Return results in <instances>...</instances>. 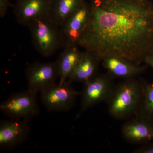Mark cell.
<instances>
[{
    "label": "cell",
    "instance_id": "cell-1",
    "mask_svg": "<svg viewBox=\"0 0 153 153\" xmlns=\"http://www.w3.org/2000/svg\"><path fill=\"white\" fill-rule=\"evenodd\" d=\"M78 46L100 60L116 56L141 65L153 55V6L146 0H90Z\"/></svg>",
    "mask_w": 153,
    "mask_h": 153
},
{
    "label": "cell",
    "instance_id": "cell-2",
    "mask_svg": "<svg viewBox=\"0 0 153 153\" xmlns=\"http://www.w3.org/2000/svg\"><path fill=\"white\" fill-rule=\"evenodd\" d=\"M143 93V80L125 79L114 85L106 102L108 113L118 120L135 115L142 102Z\"/></svg>",
    "mask_w": 153,
    "mask_h": 153
},
{
    "label": "cell",
    "instance_id": "cell-3",
    "mask_svg": "<svg viewBox=\"0 0 153 153\" xmlns=\"http://www.w3.org/2000/svg\"><path fill=\"white\" fill-rule=\"evenodd\" d=\"M27 26L33 46L43 57H50L65 47V40L60 27L49 16L36 19Z\"/></svg>",
    "mask_w": 153,
    "mask_h": 153
},
{
    "label": "cell",
    "instance_id": "cell-4",
    "mask_svg": "<svg viewBox=\"0 0 153 153\" xmlns=\"http://www.w3.org/2000/svg\"><path fill=\"white\" fill-rule=\"evenodd\" d=\"M0 109L12 119L29 120L39 113L37 94L28 90L14 94L1 103Z\"/></svg>",
    "mask_w": 153,
    "mask_h": 153
},
{
    "label": "cell",
    "instance_id": "cell-5",
    "mask_svg": "<svg viewBox=\"0 0 153 153\" xmlns=\"http://www.w3.org/2000/svg\"><path fill=\"white\" fill-rule=\"evenodd\" d=\"M71 82L55 83L41 92L42 103L49 111H66L73 107L79 93Z\"/></svg>",
    "mask_w": 153,
    "mask_h": 153
},
{
    "label": "cell",
    "instance_id": "cell-6",
    "mask_svg": "<svg viewBox=\"0 0 153 153\" xmlns=\"http://www.w3.org/2000/svg\"><path fill=\"white\" fill-rule=\"evenodd\" d=\"M112 77L108 74L97 75L84 84L81 92L80 112L102 102H107L113 89Z\"/></svg>",
    "mask_w": 153,
    "mask_h": 153
},
{
    "label": "cell",
    "instance_id": "cell-7",
    "mask_svg": "<svg viewBox=\"0 0 153 153\" xmlns=\"http://www.w3.org/2000/svg\"><path fill=\"white\" fill-rule=\"evenodd\" d=\"M26 76L28 89L37 94L56 83L59 77L57 62L32 63L26 68Z\"/></svg>",
    "mask_w": 153,
    "mask_h": 153
},
{
    "label": "cell",
    "instance_id": "cell-8",
    "mask_svg": "<svg viewBox=\"0 0 153 153\" xmlns=\"http://www.w3.org/2000/svg\"><path fill=\"white\" fill-rule=\"evenodd\" d=\"M90 11V3L85 1L64 20L60 28L65 40V47L77 45L87 26Z\"/></svg>",
    "mask_w": 153,
    "mask_h": 153
},
{
    "label": "cell",
    "instance_id": "cell-9",
    "mask_svg": "<svg viewBox=\"0 0 153 153\" xmlns=\"http://www.w3.org/2000/svg\"><path fill=\"white\" fill-rule=\"evenodd\" d=\"M29 120L12 119L3 120L0 123V148L12 150L22 144L30 132Z\"/></svg>",
    "mask_w": 153,
    "mask_h": 153
},
{
    "label": "cell",
    "instance_id": "cell-10",
    "mask_svg": "<svg viewBox=\"0 0 153 153\" xmlns=\"http://www.w3.org/2000/svg\"><path fill=\"white\" fill-rule=\"evenodd\" d=\"M122 135L126 140L133 144H143L153 140V118L136 115L124 124Z\"/></svg>",
    "mask_w": 153,
    "mask_h": 153
},
{
    "label": "cell",
    "instance_id": "cell-11",
    "mask_svg": "<svg viewBox=\"0 0 153 153\" xmlns=\"http://www.w3.org/2000/svg\"><path fill=\"white\" fill-rule=\"evenodd\" d=\"M52 0H18L14 7L16 20L27 26L36 19L49 16Z\"/></svg>",
    "mask_w": 153,
    "mask_h": 153
},
{
    "label": "cell",
    "instance_id": "cell-12",
    "mask_svg": "<svg viewBox=\"0 0 153 153\" xmlns=\"http://www.w3.org/2000/svg\"><path fill=\"white\" fill-rule=\"evenodd\" d=\"M101 62L108 74L113 78L133 79L142 74L146 69L145 66L136 65L116 56L103 57Z\"/></svg>",
    "mask_w": 153,
    "mask_h": 153
},
{
    "label": "cell",
    "instance_id": "cell-13",
    "mask_svg": "<svg viewBox=\"0 0 153 153\" xmlns=\"http://www.w3.org/2000/svg\"><path fill=\"white\" fill-rule=\"evenodd\" d=\"M77 46H66L59 55L56 61L60 78L59 83H63L68 81L82 57L83 52L79 51Z\"/></svg>",
    "mask_w": 153,
    "mask_h": 153
},
{
    "label": "cell",
    "instance_id": "cell-14",
    "mask_svg": "<svg viewBox=\"0 0 153 153\" xmlns=\"http://www.w3.org/2000/svg\"><path fill=\"white\" fill-rule=\"evenodd\" d=\"M101 60L93 54L85 51L73 74L68 81L71 82H79L84 83L92 79L97 75L99 63Z\"/></svg>",
    "mask_w": 153,
    "mask_h": 153
},
{
    "label": "cell",
    "instance_id": "cell-15",
    "mask_svg": "<svg viewBox=\"0 0 153 153\" xmlns=\"http://www.w3.org/2000/svg\"><path fill=\"white\" fill-rule=\"evenodd\" d=\"M85 0H52L49 16L58 26L85 2Z\"/></svg>",
    "mask_w": 153,
    "mask_h": 153
},
{
    "label": "cell",
    "instance_id": "cell-16",
    "mask_svg": "<svg viewBox=\"0 0 153 153\" xmlns=\"http://www.w3.org/2000/svg\"><path fill=\"white\" fill-rule=\"evenodd\" d=\"M143 97L141 106L135 115L153 118V83L143 81Z\"/></svg>",
    "mask_w": 153,
    "mask_h": 153
},
{
    "label": "cell",
    "instance_id": "cell-17",
    "mask_svg": "<svg viewBox=\"0 0 153 153\" xmlns=\"http://www.w3.org/2000/svg\"><path fill=\"white\" fill-rule=\"evenodd\" d=\"M134 153H153V143L152 141L143 144L133 151Z\"/></svg>",
    "mask_w": 153,
    "mask_h": 153
},
{
    "label": "cell",
    "instance_id": "cell-18",
    "mask_svg": "<svg viewBox=\"0 0 153 153\" xmlns=\"http://www.w3.org/2000/svg\"><path fill=\"white\" fill-rule=\"evenodd\" d=\"M10 4V0H0V17L5 16Z\"/></svg>",
    "mask_w": 153,
    "mask_h": 153
},
{
    "label": "cell",
    "instance_id": "cell-19",
    "mask_svg": "<svg viewBox=\"0 0 153 153\" xmlns=\"http://www.w3.org/2000/svg\"><path fill=\"white\" fill-rule=\"evenodd\" d=\"M144 63L153 69V55L148 57L145 60Z\"/></svg>",
    "mask_w": 153,
    "mask_h": 153
}]
</instances>
